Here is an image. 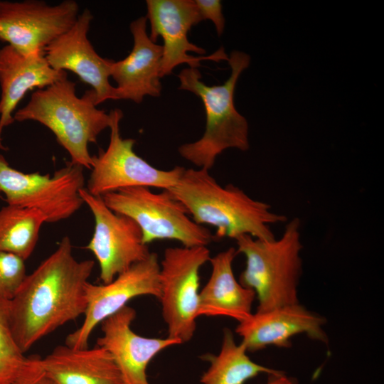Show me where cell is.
<instances>
[{"instance_id": "6da1fadb", "label": "cell", "mask_w": 384, "mask_h": 384, "mask_svg": "<svg viewBox=\"0 0 384 384\" xmlns=\"http://www.w3.org/2000/svg\"><path fill=\"white\" fill-rule=\"evenodd\" d=\"M95 262L78 260L68 236L30 274L9 301L14 338L25 353L37 341L84 315L85 288Z\"/></svg>"}, {"instance_id": "7a4b0ae2", "label": "cell", "mask_w": 384, "mask_h": 384, "mask_svg": "<svg viewBox=\"0 0 384 384\" xmlns=\"http://www.w3.org/2000/svg\"><path fill=\"white\" fill-rule=\"evenodd\" d=\"M198 224L216 228L215 238L235 239L242 235L271 240L270 225L287 221L271 206L253 199L233 184L220 185L204 169H185L177 183L167 189Z\"/></svg>"}, {"instance_id": "3957f363", "label": "cell", "mask_w": 384, "mask_h": 384, "mask_svg": "<svg viewBox=\"0 0 384 384\" xmlns=\"http://www.w3.org/2000/svg\"><path fill=\"white\" fill-rule=\"evenodd\" d=\"M228 62L230 75L220 85H206L201 81L198 68H186L178 75L179 89L191 92L201 100L206 117L203 136L193 142L181 145L178 151L199 169L208 171L225 149L234 148L245 151L250 147L248 123L235 109L234 92L240 74L250 65V57L244 52L233 50Z\"/></svg>"}, {"instance_id": "277c9868", "label": "cell", "mask_w": 384, "mask_h": 384, "mask_svg": "<svg viewBox=\"0 0 384 384\" xmlns=\"http://www.w3.org/2000/svg\"><path fill=\"white\" fill-rule=\"evenodd\" d=\"M75 83L67 77L35 91L26 106L14 114V121H36L48 128L69 154L70 163L91 169L88 145L111 123L110 113L97 107L92 90L78 97Z\"/></svg>"}, {"instance_id": "5b68a950", "label": "cell", "mask_w": 384, "mask_h": 384, "mask_svg": "<svg viewBox=\"0 0 384 384\" xmlns=\"http://www.w3.org/2000/svg\"><path fill=\"white\" fill-rule=\"evenodd\" d=\"M300 225L298 218L292 219L279 239L264 240L248 235L235 239L238 254L246 259L239 282L255 292L258 300L257 311L299 303L303 248Z\"/></svg>"}, {"instance_id": "8992f818", "label": "cell", "mask_w": 384, "mask_h": 384, "mask_svg": "<svg viewBox=\"0 0 384 384\" xmlns=\"http://www.w3.org/2000/svg\"><path fill=\"white\" fill-rule=\"evenodd\" d=\"M101 197L112 211L137 223L145 245L173 240L184 247L207 246L215 238L206 227L190 217L185 206L168 190L154 193L147 187H129Z\"/></svg>"}, {"instance_id": "52a82bcc", "label": "cell", "mask_w": 384, "mask_h": 384, "mask_svg": "<svg viewBox=\"0 0 384 384\" xmlns=\"http://www.w3.org/2000/svg\"><path fill=\"white\" fill-rule=\"evenodd\" d=\"M84 168L70 161L53 175L23 173L10 166L0 154V194L8 205L42 212L47 223L69 218L84 204L79 191L84 188Z\"/></svg>"}, {"instance_id": "ba28073f", "label": "cell", "mask_w": 384, "mask_h": 384, "mask_svg": "<svg viewBox=\"0 0 384 384\" xmlns=\"http://www.w3.org/2000/svg\"><path fill=\"white\" fill-rule=\"evenodd\" d=\"M210 257L207 246L170 247L160 262L159 300L167 336L181 343L189 341L196 331L200 270Z\"/></svg>"}, {"instance_id": "9c48e42d", "label": "cell", "mask_w": 384, "mask_h": 384, "mask_svg": "<svg viewBox=\"0 0 384 384\" xmlns=\"http://www.w3.org/2000/svg\"><path fill=\"white\" fill-rule=\"evenodd\" d=\"M111 123L109 144L92 156L91 173L85 189L92 195L102 196L129 187H154L167 190L179 179L184 167L162 170L151 166L134 151L136 141L121 137L119 122L123 113L119 109L110 112Z\"/></svg>"}, {"instance_id": "30bf717a", "label": "cell", "mask_w": 384, "mask_h": 384, "mask_svg": "<svg viewBox=\"0 0 384 384\" xmlns=\"http://www.w3.org/2000/svg\"><path fill=\"white\" fill-rule=\"evenodd\" d=\"M79 193L95 220L94 232L85 248L95 255L100 267V279L107 284L145 260L151 252L143 242L141 229L134 220L112 211L101 196L90 194L85 188Z\"/></svg>"}, {"instance_id": "8fae6325", "label": "cell", "mask_w": 384, "mask_h": 384, "mask_svg": "<svg viewBox=\"0 0 384 384\" xmlns=\"http://www.w3.org/2000/svg\"><path fill=\"white\" fill-rule=\"evenodd\" d=\"M159 257L151 252L145 260L133 265L109 283L88 282L83 322L67 336L65 344L75 348H87L94 329L127 306L129 301L139 296H152L159 299Z\"/></svg>"}, {"instance_id": "7c38bea8", "label": "cell", "mask_w": 384, "mask_h": 384, "mask_svg": "<svg viewBox=\"0 0 384 384\" xmlns=\"http://www.w3.org/2000/svg\"><path fill=\"white\" fill-rule=\"evenodd\" d=\"M79 16L73 0L50 6L43 1H0V40L30 55L45 48L70 29Z\"/></svg>"}, {"instance_id": "4fadbf2b", "label": "cell", "mask_w": 384, "mask_h": 384, "mask_svg": "<svg viewBox=\"0 0 384 384\" xmlns=\"http://www.w3.org/2000/svg\"><path fill=\"white\" fill-rule=\"evenodd\" d=\"M146 4L145 17L151 27L149 38L155 43L159 36L164 41L161 78L182 63L198 68L202 60L228 61L223 47L206 55L204 48L188 41L190 29L203 21L194 0H147Z\"/></svg>"}, {"instance_id": "5bb4252c", "label": "cell", "mask_w": 384, "mask_h": 384, "mask_svg": "<svg viewBox=\"0 0 384 384\" xmlns=\"http://www.w3.org/2000/svg\"><path fill=\"white\" fill-rule=\"evenodd\" d=\"M93 16L85 9L73 27L44 50L48 64L58 71L70 70L90 85L96 104L117 100L116 87L109 80L112 59L103 58L95 51L87 34Z\"/></svg>"}, {"instance_id": "9a60e30c", "label": "cell", "mask_w": 384, "mask_h": 384, "mask_svg": "<svg viewBox=\"0 0 384 384\" xmlns=\"http://www.w3.org/2000/svg\"><path fill=\"white\" fill-rule=\"evenodd\" d=\"M135 317V310L127 305L105 319L100 323L102 334L96 345L112 355L124 384H150L146 375L149 362L161 351L181 343L168 336L149 338L136 334L131 327Z\"/></svg>"}, {"instance_id": "2e32d148", "label": "cell", "mask_w": 384, "mask_h": 384, "mask_svg": "<svg viewBox=\"0 0 384 384\" xmlns=\"http://www.w3.org/2000/svg\"><path fill=\"white\" fill-rule=\"evenodd\" d=\"M325 319L299 303L257 311L239 322L235 332L247 351L255 352L268 346H291V338L300 334L328 344Z\"/></svg>"}, {"instance_id": "e0dca14e", "label": "cell", "mask_w": 384, "mask_h": 384, "mask_svg": "<svg viewBox=\"0 0 384 384\" xmlns=\"http://www.w3.org/2000/svg\"><path fill=\"white\" fill-rule=\"evenodd\" d=\"M145 16L132 21L133 47L124 59L111 65L110 77L117 82L118 100L141 103L146 95L159 97L162 86L160 81L162 46L153 42L146 32Z\"/></svg>"}, {"instance_id": "ac0fdd59", "label": "cell", "mask_w": 384, "mask_h": 384, "mask_svg": "<svg viewBox=\"0 0 384 384\" xmlns=\"http://www.w3.org/2000/svg\"><path fill=\"white\" fill-rule=\"evenodd\" d=\"M67 77V72L50 67L44 53L23 54L9 45L0 49V149L5 127L14 122L13 112L26 93L45 88Z\"/></svg>"}, {"instance_id": "d6986e66", "label": "cell", "mask_w": 384, "mask_h": 384, "mask_svg": "<svg viewBox=\"0 0 384 384\" xmlns=\"http://www.w3.org/2000/svg\"><path fill=\"white\" fill-rule=\"evenodd\" d=\"M41 366L54 384H124L112 355L97 345L91 348L58 346L41 358Z\"/></svg>"}, {"instance_id": "ffe728a7", "label": "cell", "mask_w": 384, "mask_h": 384, "mask_svg": "<svg viewBox=\"0 0 384 384\" xmlns=\"http://www.w3.org/2000/svg\"><path fill=\"white\" fill-rule=\"evenodd\" d=\"M237 255L235 248L229 247L210 257V277L199 292L198 316H227L239 323L252 314L255 293L235 277L233 262Z\"/></svg>"}, {"instance_id": "44dd1931", "label": "cell", "mask_w": 384, "mask_h": 384, "mask_svg": "<svg viewBox=\"0 0 384 384\" xmlns=\"http://www.w3.org/2000/svg\"><path fill=\"white\" fill-rule=\"evenodd\" d=\"M242 343L237 344L231 331L225 329L220 351L203 356L210 366L201 375L202 384H244L260 373L279 375L284 372L252 361Z\"/></svg>"}, {"instance_id": "7402d4cb", "label": "cell", "mask_w": 384, "mask_h": 384, "mask_svg": "<svg viewBox=\"0 0 384 384\" xmlns=\"http://www.w3.org/2000/svg\"><path fill=\"white\" fill-rule=\"evenodd\" d=\"M47 223L38 210L8 205L0 209V251L26 261L33 253L42 225Z\"/></svg>"}, {"instance_id": "603a6c76", "label": "cell", "mask_w": 384, "mask_h": 384, "mask_svg": "<svg viewBox=\"0 0 384 384\" xmlns=\"http://www.w3.org/2000/svg\"><path fill=\"white\" fill-rule=\"evenodd\" d=\"M27 357L18 346L11 328L9 301L0 299V384H8L21 371Z\"/></svg>"}, {"instance_id": "cb8c5ba5", "label": "cell", "mask_w": 384, "mask_h": 384, "mask_svg": "<svg viewBox=\"0 0 384 384\" xmlns=\"http://www.w3.org/2000/svg\"><path fill=\"white\" fill-rule=\"evenodd\" d=\"M25 261L13 254L0 251V299L10 301L26 276Z\"/></svg>"}, {"instance_id": "d4e9b609", "label": "cell", "mask_w": 384, "mask_h": 384, "mask_svg": "<svg viewBox=\"0 0 384 384\" xmlns=\"http://www.w3.org/2000/svg\"><path fill=\"white\" fill-rule=\"evenodd\" d=\"M8 384H54L41 366L38 355L27 357V361L18 374Z\"/></svg>"}, {"instance_id": "484cf974", "label": "cell", "mask_w": 384, "mask_h": 384, "mask_svg": "<svg viewBox=\"0 0 384 384\" xmlns=\"http://www.w3.org/2000/svg\"><path fill=\"white\" fill-rule=\"evenodd\" d=\"M202 20L211 21L218 36H220L225 28V18L222 11V4L219 0H194Z\"/></svg>"}, {"instance_id": "4316f807", "label": "cell", "mask_w": 384, "mask_h": 384, "mask_svg": "<svg viewBox=\"0 0 384 384\" xmlns=\"http://www.w3.org/2000/svg\"><path fill=\"white\" fill-rule=\"evenodd\" d=\"M266 384H298L297 381L291 377H288L282 373L279 375H270V380Z\"/></svg>"}]
</instances>
